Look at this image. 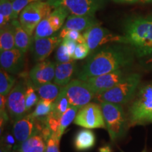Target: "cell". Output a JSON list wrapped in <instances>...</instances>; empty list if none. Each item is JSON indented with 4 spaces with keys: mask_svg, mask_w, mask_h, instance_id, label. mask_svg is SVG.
<instances>
[{
    "mask_svg": "<svg viewBox=\"0 0 152 152\" xmlns=\"http://www.w3.org/2000/svg\"><path fill=\"white\" fill-rule=\"evenodd\" d=\"M132 61V55L125 47L109 45L91 52L77 73V79L85 81L90 77L122 69Z\"/></svg>",
    "mask_w": 152,
    "mask_h": 152,
    "instance_id": "cell-1",
    "label": "cell"
},
{
    "mask_svg": "<svg viewBox=\"0 0 152 152\" xmlns=\"http://www.w3.org/2000/svg\"><path fill=\"white\" fill-rule=\"evenodd\" d=\"M125 39L135 49L139 57L152 53V18L138 17L128 22L125 27Z\"/></svg>",
    "mask_w": 152,
    "mask_h": 152,
    "instance_id": "cell-2",
    "label": "cell"
},
{
    "mask_svg": "<svg viewBox=\"0 0 152 152\" xmlns=\"http://www.w3.org/2000/svg\"><path fill=\"white\" fill-rule=\"evenodd\" d=\"M140 80L141 77L137 73L126 75L111 89L95 95L94 100L99 103L109 102L118 104L127 103L134 96Z\"/></svg>",
    "mask_w": 152,
    "mask_h": 152,
    "instance_id": "cell-3",
    "label": "cell"
},
{
    "mask_svg": "<svg viewBox=\"0 0 152 152\" xmlns=\"http://www.w3.org/2000/svg\"><path fill=\"white\" fill-rule=\"evenodd\" d=\"M129 118L131 125L152 123V83L140 89L129 109Z\"/></svg>",
    "mask_w": 152,
    "mask_h": 152,
    "instance_id": "cell-4",
    "label": "cell"
},
{
    "mask_svg": "<svg viewBox=\"0 0 152 152\" xmlns=\"http://www.w3.org/2000/svg\"><path fill=\"white\" fill-rule=\"evenodd\" d=\"M111 141H115L124 135L127 128L126 115L121 104L102 102L100 103Z\"/></svg>",
    "mask_w": 152,
    "mask_h": 152,
    "instance_id": "cell-5",
    "label": "cell"
},
{
    "mask_svg": "<svg viewBox=\"0 0 152 152\" xmlns=\"http://www.w3.org/2000/svg\"><path fill=\"white\" fill-rule=\"evenodd\" d=\"M53 9L47 1L31 3L20 12L19 21L26 33L32 36L38 24L52 12Z\"/></svg>",
    "mask_w": 152,
    "mask_h": 152,
    "instance_id": "cell-6",
    "label": "cell"
},
{
    "mask_svg": "<svg viewBox=\"0 0 152 152\" xmlns=\"http://www.w3.org/2000/svg\"><path fill=\"white\" fill-rule=\"evenodd\" d=\"M108 0H47L53 8L61 7L76 16H94L95 13L103 9Z\"/></svg>",
    "mask_w": 152,
    "mask_h": 152,
    "instance_id": "cell-7",
    "label": "cell"
},
{
    "mask_svg": "<svg viewBox=\"0 0 152 152\" xmlns=\"http://www.w3.org/2000/svg\"><path fill=\"white\" fill-rule=\"evenodd\" d=\"M62 91L67 97L70 106L79 109L90 103L96 95L86 82L79 79L71 80L62 87Z\"/></svg>",
    "mask_w": 152,
    "mask_h": 152,
    "instance_id": "cell-8",
    "label": "cell"
},
{
    "mask_svg": "<svg viewBox=\"0 0 152 152\" xmlns=\"http://www.w3.org/2000/svg\"><path fill=\"white\" fill-rule=\"evenodd\" d=\"M69 11L65 7H56L54 10L38 24L34 33L33 39L50 37L60 30L64 26Z\"/></svg>",
    "mask_w": 152,
    "mask_h": 152,
    "instance_id": "cell-9",
    "label": "cell"
},
{
    "mask_svg": "<svg viewBox=\"0 0 152 152\" xmlns=\"http://www.w3.org/2000/svg\"><path fill=\"white\" fill-rule=\"evenodd\" d=\"M73 123L87 129L104 128L106 123L101 105L96 103H89L79 109Z\"/></svg>",
    "mask_w": 152,
    "mask_h": 152,
    "instance_id": "cell-10",
    "label": "cell"
},
{
    "mask_svg": "<svg viewBox=\"0 0 152 152\" xmlns=\"http://www.w3.org/2000/svg\"><path fill=\"white\" fill-rule=\"evenodd\" d=\"M83 35L90 52L106 44H126L124 36H120L112 33L110 30L99 26L89 28L85 30Z\"/></svg>",
    "mask_w": 152,
    "mask_h": 152,
    "instance_id": "cell-11",
    "label": "cell"
},
{
    "mask_svg": "<svg viewBox=\"0 0 152 152\" xmlns=\"http://www.w3.org/2000/svg\"><path fill=\"white\" fill-rule=\"evenodd\" d=\"M26 86L23 82H19L14 87L8 95L7 109L13 119L23 116L27 112L26 106Z\"/></svg>",
    "mask_w": 152,
    "mask_h": 152,
    "instance_id": "cell-12",
    "label": "cell"
},
{
    "mask_svg": "<svg viewBox=\"0 0 152 152\" xmlns=\"http://www.w3.org/2000/svg\"><path fill=\"white\" fill-rule=\"evenodd\" d=\"M62 41L59 34L56 33L50 37L33 39L31 50L35 61L41 62L45 61L56 47L59 46Z\"/></svg>",
    "mask_w": 152,
    "mask_h": 152,
    "instance_id": "cell-13",
    "label": "cell"
},
{
    "mask_svg": "<svg viewBox=\"0 0 152 152\" xmlns=\"http://www.w3.org/2000/svg\"><path fill=\"white\" fill-rule=\"evenodd\" d=\"M125 76V72L122 69H120L112 73L90 77L85 82L94 94H98L111 89L122 80Z\"/></svg>",
    "mask_w": 152,
    "mask_h": 152,
    "instance_id": "cell-14",
    "label": "cell"
},
{
    "mask_svg": "<svg viewBox=\"0 0 152 152\" xmlns=\"http://www.w3.org/2000/svg\"><path fill=\"white\" fill-rule=\"evenodd\" d=\"M56 63L51 61L38 62L30 70L29 76L34 87L39 86L45 83H51L54 79Z\"/></svg>",
    "mask_w": 152,
    "mask_h": 152,
    "instance_id": "cell-15",
    "label": "cell"
},
{
    "mask_svg": "<svg viewBox=\"0 0 152 152\" xmlns=\"http://www.w3.org/2000/svg\"><path fill=\"white\" fill-rule=\"evenodd\" d=\"M35 120L32 113L15 120L13 125V134L17 141L21 143L34 134L39 132Z\"/></svg>",
    "mask_w": 152,
    "mask_h": 152,
    "instance_id": "cell-16",
    "label": "cell"
},
{
    "mask_svg": "<svg viewBox=\"0 0 152 152\" xmlns=\"http://www.w3.org/2000/svg\"><path fill=\"white\" fill-rule=\"evenodd\" d=\"M1 68L11 75L18 74L24 66V53L14 48L0 53Z\"/></svg>",
    "mask_w": 152,
    "mask_h": 152,
    "instance_id": "cell-17",
    "label": "cell"
},
{
    "mask_svg": "<svg viewBox=\"0 0 152 152\" xmlns=\"http://www.w3.org/2000/svg\"><path fill=\"white\" fill-rule=\"evenodd\" d=\"M101 25V22L96 19L94 16H76L69 15L63 28L68 30H74L81 32L89 28L98 26Z\"/></svg>",
    "mask_w": 152,
    "mask_h": 152,
    "instance_id": "cell-18",
    "label": "cell"
},
{
    "mask_svg": "<svg viewBox=\"0 0 152 152\" xmlns=\"http://www.w3.org/2000/svg\"><path fill=\"white\" fill-rule=\"evenodd\" d=\"M76 69L77 65L74 61L67 63H56L54 79L55 84L61 87L66 86L71 81Z\"/></svg>",
    "mask_w": 152,
    "mask_h": 152,
    "instance_id": "cell-19",
    "label": "cell"
},
{
    "mask_svg": "<svg viewBox=\"0 0 152 152\" xmlns=\"http://www.w3.org/2000/svg\"><path fill=\"white\" fill-rule=\"evenodd\" d=\"M96 136L90 129L84 128L77 131L73 139V146L77 151H86L94 147Z\"/></svg>",
    "mask_w": 152,
    "mask_h": 152,
    "instance_id": "cell-20",
    "label": "cell"
},
{
    "mask_svg": "<svg viewBox=\"0 0 152 152\" xmlns=\"http://www.w3.org/2000/svg\"><path fill=\"white\" fill-rule=\"evenodd\" d=\"M11 22L14 26L15 30V47L26 54L31 47L33 41L31 36L26 33L20 25V21L17 19L11 20Z\"/></svg>",
    "mask_w": 152,
    "mask_h": 152,
    "instance_id": "cell-21",
    "label": "cell"
},
{
    "mask_svg": "<svg viewBox=\"0 0 152 152\" xmlns=\"http://www.w3.org/2000/svg\"><path fill=\"white\" fill-rule=\"evenodd\" d=\"M19 152H45L46 142L39 132L35 133L17 147Z\"/></svg>",
    "mask_w": 152,
    "mask_h": 152,
    "instance_id": "cell-22",
    "label": "cell"
},
{
    "mask_svg": "<svg viewBox=\"0 0 152 152\" xmlns=\"http://www.w3.org/2000/svg\"><path fill=\"white\" fill-rule=\"evenodd\" d=\"M15 47V30L11 22L0 28V52Z\"/></svg>",
    "mask_w": 152,
    "mask_h": 152,
    "instance_id": "cell-23",
    "label": "cell"
},
{
    "mask_svg": "<svg viewBox=\"0 0 152 152\" xmlns=\"http://www.w3.org/2000/svg\"><path fill=\"white\" fill-rule=\"evenodd\" d=\"M34 88L39 96V99L54 102L58 97L62 87L55 83H48L39 86L34 87Z\"/></svg>",
    "mask_w": 152,
    "mask_h": 152,
    "instance_id": "cell-24",
    "label": "cell"
},
{
    "mask_svg": "<svg viewBox=\"0 0 152 152\" xmlns=\"http://www.w3.org/2000/svg\"><path fill=\"white\" fill-rule=\"evenodd\" d=\"M78 111L79 109L75 107V106H70L67 111L61 117L59 121V128H58V132H57V135L60 140L68 125L74 121Z\"/></svg>",
    "mask_w": 152,
    "mask_h": 152,
    "instance_id": "cell-25",
    "label": "cell"
},
{
    "mask_svg": "<svg viewBox=\"0 0 152 152\" xmlns=\"http://www.w3.org/2000/svg\"><path fill=\"white\" fill-rule=\"evenodd\" d=\"M53 106L54 102L39 99L32 115L37 120H45L52 111Z\"/></svg>",
    "mask_w": 152,
    "mask_h": 152,
    "instance_id": "cell-26",
    "label": "cell"
},
{
    "mask_svg": "<svg viewBox=\"0 0 152 152\" xmlns=\"http://www.w3.org/2000/svg\"><path fill=\"white\" fill-rule=\"evenodd\" d=\"M16 79L11 74L1 68L0 70V95L7 96L14 88Z\"/></svg>",
    "mask_w": 152,
    "mask_h": 152,
    "instance_id": "cell-27",
    "label": "cell"
},
{
    "mask_svg": "<svg viewBox=\"0 0 152 152\" xmlns=\"http://www.w3.org/2000/svg\"><path fill=\"white\" fill-rule=\"evenodd\" d=\"M69 107L70 104L69 102H68V99L61 89L58 97L56 98V99L54 102L52 113L54 116H56L57 118L60 119L63 114L67 111Z\"/></svg>",
    "mask_w": 152,
    "mask_h": 152,
    "instance_id": "cell-28",
    "label": "cell"
},
{
    "mask_svg": "<svg viewBox=\"0 0 152 152\" xmlns=\"http://www.w3.org/2000/svg\"><path fill=\"white\" fill-rule=\"evenodd\" d=\"M33 85H28L26 90V106L27 111H29L39 102L38 94L36 93Z\"/></svg>",
    "mask_w": 152,
    "mask_h": 152,
    "instance_id": "cell-29",
    "label": "cell"
},
{
    "mask_svg": "<svg viewBox=\"0 0 152 152\" xmlns=\"http://www.w3.org/2000/svg\"><path fill=\"white\" fill-rule=\"evenodd\" d=\"M55 58H56V63H67L74 61L70 56L67 46L64 40L57 48Z\"/></svg>",
    "mask_w": 152,
    "mask_h": 152,
    "instance_id": "cell-30",
    "label": "cell"
},
{
    "mask_svg": "<svg viewBox=\"0 0 152 152\" xmlns=\"http://www.w3.org/2000/svg\"><path fill=\"white\" fill-rule=\"evenodd\" d=\"M13 14L12 0H0V15L4 16L6 23L11 21Z\"/></svg>",
    "mask_w": 152,
    "mask_h": 152,
    "instance_id": "cell-31",
    "label": "cell"
},
{
    "mask_svg": "<svg viewBox=\"0 0 152 152\" xmlns=\"http://www.w3.org/2000/svg\"><path fill=\"white\" fill-rule=\"evenodd\" d=\"M44 1V0H14L13 1V14L11 20L18 18L19 14L27 6L35 1Z\"/></svg>",
    "mask_w": 152,
    "mask_h": 152,
    "instance_id": "cell-32",
    "label": "cell"
},
{
    "mask_svg": "<svg viewBox=\"0 0 152 152\" xmlns=\"http://www.w3.org/2000/svg\"><path fill=\"white\" fill-rule=\"evenodd\" d=\"M60 140H61L57 135V133L53 132L52 136L46 142V150H45V152H60Z\"/></svg>",
    "mask_w": 152,
    "mask_h": 152,
    "instance_id": "cell-33",
    "label": "cell"
},
{
    "mask_svg": "<svg viewBox=\"0 0 152 152\" xmlns=\"http://www.w3.org/2000/svg\"><path fill=\"white\" fill-rule=\"evenodd\" d=\"M90 53V50L89 49L87 44H78L77 43L76 47L75 52L72 56L73 60H80L86 58Z\"/></svg>",
    "mask_w": 152,
    "mask_h": 152,
    "instance_id": "cell-34",
    "label": "cell"
},
{
    "mask_svg": "<svg viewBox=\"0 0 152 152\" xmlns=\"http://www.w3.org/2000/svg\"><path fill=\"white\" fill-rule=\"evenodd\" d=\"M45 121L47 125V126H48L49 128H50V130L52 131V132H58L60 125V119L57 118L56 116H54V115L52 113V112H51V113L45 119Z\"/></svg>",
    "mask_w": 152,
    "mask_h": 152,
    "instance_id": "cell-35",
    "label": "cell"
},
{
    "mask_svg": "<svg viewBox=\"0 0 152 152\" xmlns=\"http://www.w3.org/2000/svg\"><path fill=\"white\" fill-rule=\"evenodd\" d=\"M7 96L0 95V112H1V120L3 121H7L9 120V115L6 111L7 108Z\"/></svg>",
    "mask_w": 152,
    "mask_h": 152,
    "instance_id": "cell-36",
    "label": "cell"
},
{
    "mask_svg": "<svg viewBox=\"0 0 152 152\" xmlns=\"http://www.w3.org/2000/svg\"><path fill=\"white\" fill-rule=\"evenodd\" d=\"M142 59L140 63H141L143 68L145 69L149 70V71H152V53L151 54L142 57Z\"/></svg>",
    "mask_w": 152,
    "mask_h": 152,
    "instance_id": "cell-37",
    "label": "cell"
},
{
    "mask_svg": "<svg viewBox=\"0 0 152 152\" xmlns=\"http://www.w3.org/2000/svg\"><path fill=\"white\" fill-rule=\"evenodd\" d=\"M63 40L65 42L66 46H67V48H68V52H69L70 56L72 57L74 54V52H75V48H76V47H77V43L75 41L68 39V38H64Z\"/></svg>",
    "mask_w": 152,
    "mask_h": 152,
    "instance_id": "cell-38",
    "label": "cell"
},
{
    "mask_svg": "<svg viewBox=\"0 0 152 152\" xmlns=\"http://www.w3.org/2000/svg\"><path fill=\"white\" fill-rule=\"evenodd\" d=\"M81 34L79 31H77V30H69L68 33L66 35L65 38H68V39H71V40H73L77 42V40L79 39L80 37Z\"/></svg>",
    "mask_w": 152,
    "mask_h": 152,
    "instance_id": "cell-39",
    "label": "cell"
},
{
    "mask_svg": "<svg viewBox=\"0 0 152 152\" xmlns=\"http://www.w3.org/2000/svg\"><path fill=\"white\" fill-rule=\"evenodd\" d=\"M99 152H112V149L110 146L106 145L103 146V147H100L99 149Z\"/></svg>",
    "mask_w": 152,
    "mask_h": 152,
    "instance_id": "cell-40",
    "label": "cell"
},
{
    "mask_svg": "<svg viewBox=\"0 0 152 152\" xmlns=\"http://www.w3.org/2000/svg\"><path fill=\"white\" fill-rule=\"evenodd\" d=\"M1 152H16V151L11 149V147L6 145L1 147Z\"/></svg>",
    "mask_w": 152,
    "mask_h": 152,
    "instance_id": "cell-41",
    "label": "cell"
},
{
    "mask_svg": "<svg viewBox=\"0 0 152 152\" xmlns=\"http://www.w3.org/2000/svg\"><path fill=\"white\" fill-rule=\"evenodd\" d=\"M117 2H125V3H134L137 1H140V0H113Z\"/></svg>",
    "mask_w": 152,
    "mask_h": 152,
    "instance_id": "cell-42",
    "label": "cell"
},
{
    "mask_svg": "<svg viewBox=\"0 0 152 152\" xmlns=\"http://www.w3.org/2000/svg\"><path fill=\"white\" fill-rule=\"evenodd\" d=\"M140 1H141L142 3H149L152 2V0H140Z\"/></svg>",
    "mask_w": 152,
    "mask_h": 152,
    "instance_id": "cell-43",
    "label": "cell"
},
{
    "mask_svg": "<svg viewBox=\"0 0 152 152\" xmlns=\"http://www.w3.org/2000/svg\"><path fill=\"white\" fill-rule=\"evenodd\" d=\"M120 151H121V152H124L123 151V150H121V149H120ZM142 152H147V150H146V149H144Z\"/></svg>",
    "mask_w": 152,
    "mask_h": 152,
    "instance_id": "cell-44",
    "label": "cell"
},
{
    "mask_svg": "<svg viewBox=\"0 0 152 152\" xmlns=\"http://www.w3.org/2000/svg\"><path fill=\"white\" fill-rule=\"evenodd\" d=\"M12 1H14V0H12Z\"/></svg>",
    "mask_w": 152,
    "mask_h": 152,
    "instance_id": "cell-45",
    "label": "cell"
}]
</instances>
